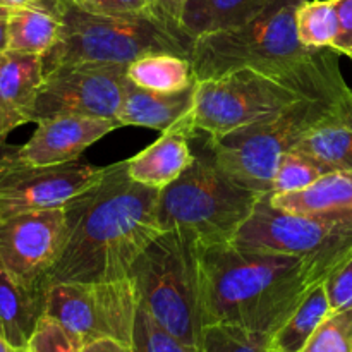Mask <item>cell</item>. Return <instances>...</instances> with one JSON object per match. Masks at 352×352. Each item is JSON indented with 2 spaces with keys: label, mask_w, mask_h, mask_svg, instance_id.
<instances>
[{
  "label": "cell",
  "mask_w": 352,
  "mask_h": 352,
  "mask_svg": "<svg viewBox=\"0 0 352 352\" xmlns=\"http://www.w3.org/2000/svg\"><path fill=\"white\" fill-rule=\"evenodd\" d=\"M323 284L298 256L220 244L203 251L205 322L272 337Z\"/></svg>",
  "instance_id": "cell-2"
},
{
  "label": "cell",
  "mask_w": 352,
  "mask_h": 352,
  "mask_svg": "<svg viewBox=\"0 0 352 352\" xmlns=\"http://www.w3.org/2000/svg\"><path fill=\"white\" fill-rule=\"evenodd\" d=\"M131 352H199V347L189 346L158 325L153 316L138 305Z\"/></svg>",
  "instance_id": "cell-28"
},
{
  "label": "cell",
  "mask_w": 352,
  "mask_h": 352,
  "mask_svg": "<svg viewBox=\"0 0 352 352\" xmlns=\"http://www.w3.org/2000/svg\"><path fill=\"white\" fill-rule=\"evenodd\" d=\"M60 17L50 0L34 6L10 7L7 24V52L26 55H45L57 43Z\"/></svg>",
  "instance_id": "cell-22"
},
{
  "label": "cell",
  "mask_w": 352,
  "mask_h": 352,
  "mask_svg": "<svg viewBox=\"0 0 352 352\" xmlns=\"http://www.w3.org/2000/svg\"><path fill=\"white\" fill-rule=\"evenodd\" d=\"M184 3L186 0H155V7H157L158 16L177 28L179 21H181L182 9H184Z\"/></svg>",
  "instance_id": "cell-34"
},
{
  "label": "cell",
  "mask_w": 352,
  "mask_h": 352,
  "mask_svg": "<svg viewBox=\"0 0 352 352\" xmlns=\"http://www.w3.org/2000/svg\"><path fill=\"white\" fill-rule=\"evenodd\" d=\"M198 136L192 122L164 131L155 143L127 160V174L133 181L164 189L175 181L195 160L191 140Z\"/></svg>",
  "instance_id": "cell-16"
},
{
  "label": "cell",
  "mask_w": 352,
  "mask_h": 352,
  "mask_svg": "<svg viewBox=\"0 0 352 352\" xmlns=\"http://www.w3.org/2000/svg\"><path fill=\"white\" fill-rule=\"evenodd\" d=\"M138 305L131 278L57 282L45 291V315L57 320L82 347L102 339L131 346Z\"/></svg>",
  "instance_id": "cell-10"
},
{
  "label": "cell",
  "mask_w": 352,
  "mask_h": 352,
  "mask_svg": "<svg viewBox=\"0 0 352 352\" xmlns=\"http://www.w3.org/2000/svg\"><path fill=\"white\" fill-rule=\"evenodd\" d=\"M0 352H28L26 347H17L0 336Z\"/></svg>",
  "instance_id": "cell-38"
},
{
  "label": "cell",
  "mask_w": 352,
  "mask_h": 352,
  "mask_svg": "<svg viewBox=\"0 0 352 352\" xmlns=\"http://www.w3.org/2000/svg\"><path fill=\"white\" fill-rule=\"evenodd\" d=\"M2 58H3V54H0V65H2Z\"/></svg>",
  "instance_id": "cell-39"
},
{
  "label": "cell",
  "mask_w": 352,
  "mask_h": 352,
  "mask_svg": "<svg viewBox=\"0 0 352 352\" xmlns=\"http://www.w3.org/2000/svg\"><path fill=\"white\" fill-rule=\"evenodd\" d=\"M203 244L191 234L165 230L131 268L140 305L158 325L189 346L199 347L205 330Z\"/></svg>",
  "instance_id": "cell-5"
},
{
  "label": "cell",
  "mask_w": 352,
  "mask_h": 352,
  "mask_svg": "<svg viewBox=\"0 0 352 352\" xmlns=\"http://www.w3.org/2000/svg\"><path fill=\"white\" fill-rule=\"evenodd\" d=\"M296 30L305 47H332L337 34V12L333 0H305L296 14Z\"/></svg>",
  "instance_id": "cell-25"
},
{
  "label": "cell",
  "mask_w": 352,
  "mask_h": 352,
  "mask_svg": "<svg viewBox=\"0 0 352 352\" xmlns=\"http://www.w3.org/2000/svg\"><path fill=\"white\" fill-rule=\"evenodd\" d=\"M81 352H131V349L129 346H126L122 342H117V340L102 339L95 340L91 344H86Z\"/></svg>",
  "instance_id": "cell-35"
},
{
  "label": "cell",
  "mask_w": 352,
  "mask_h": 352,
  "mask_svg": "<svg viewBox=\"0 0 352 352\" xmlns=\"http://www.w3.org/2000/svg\"><path fill=\"white\" fill-rule=\"evenodd\" d=\"M323 284L332 311L352 308V258L333 272Z\"/></svg>",
  "instance_id": "cell-32"
},
{
  "label": "cell",
  "mask_w": 352,
  "mask_h": 352,
  "mask_svg": "<svg viewBox=\"0 0 352 352\" xmlns=\"http://www.w3.org/2000/svg\"><path fill=\"white\" fill-rule=\"evenodd\" d=\"M329 172L333 170L320 160H316L315 157H311V155L294 148V150L282 157L280 164L275 170L268 195H285V192L302 191V189L315 184L318 179H322Z\"/></svg>",
  "instance_id": "cell-26"
},
{
  "label": "cell",
  "mask_w": 352,
  "mask_h": 352,
  "mask_svg": "<svg viewBox=\"0 0 352 352\" xmlns=\"http://www.w3.org/2000/svg\"><path fill=\"white\" fill-rule=\"evenodd\" d=\"M351 60H352V57H351Z\"/></svg>",
  "instance_id": "cell-41"
},
{
  "label": "cell",
  "mask_w": 352,
  "mask_h": 352,
  "mask_svg": "<svg viewBox=\"0 0 352 352\" xmlns=\"http://www.w3.org/2000/svg\"><path fill=\"white\" fill-rule=\"evenodd\" d=\"M119 127L117 122L98 117H47L38 120L36 131L23 146L6 155L28 165L67 164L79 160L86 148Z\"/></svg>",
  "instance_id": "cell-14"
},
{
  "label": "cell",
  "mask_w": 352,
  "mask_h": 352,
  "mask_svg": "<svg viewBox=\"0 0 352 352\" xmlns=\"http://www.w3.org/2000/svg\"><path fill=\"white\" fill-rule=\"evenodd\" d=\"M301 352H352V308L330 311Z\"/></svg>",
  "instance_id": "cell-29"
},
{
  "label": "cell",
  "mask_w": 352,
  "mask_h": 352,
  "mask_svg": "<svg viewBox=\"0 0 352 352\" xmlns=\"http://www.w3.org/2000/svg\"><path fill=\"white\" fill-rule=\"evenodd\" d=\"M232 244L248 250L291 254L311 265L320 282L352 258V217L320 219L285 212L261 196Z\"/></svg>",
  "instance_id": "cell-9"
},
{
  "label": "cell",
  "mask_w": 352,
  "mask_h": 352,
  "mask_svg": "<svg viewBox=\"0 0 352 352\" xmlns=\"http://www.w3.org/2000/svg\"><path fill=\"white\" fill-rule=\"evenodd\" d=\"M67 236L65 206L0 217V265L26 289L45 292Z\"/></svg>",
  "instance_id": "cell-13"
},
{
  "label": "cell",
  "mask_w": 352,
  "mask_h": 352,
  "mask_svg": "<svg viewBox=\"0 0 352 352\" xmlns=\"http://www.w3.org/2000/svg\"><path fill=\"white\" fill-rule=\"evenodd\" d=\"M107 167L79 160L58 165H28L0 157V217L64 208L88 191Z\"/></svg>",
  "instance_id": "cell-12"
},
{
  "label": "cell",
  "mask_w": 352,
  "mask_h": 352,
  "mask_svg": "<svg viewBox=\"0 0 352 352\" xmlns=\"http://www.w3.org/2000/svg\"><path fill=\"white\" fill-rule=\"evenodd\" d=\"M160 191L133 181L127 160L107 165L103 177L65 206L67 243L47 287L129 278L140 254L164 232L158 222Z\"/></svg>",
  "instance_id": "cell-1"
},
{
  "label": "cell",
  "mask_w": 352,
  "mask_h": 352,
  "mask_svg": "<svg viewBox=\"0 0 352 352\" xmlns=\"http://www.w3.org/2000/svg\"><path fill=\"white\" fill-rule=\"evenodd\" d=\"M268 336L229 323H210L203 330L199 352H270Z\"/></svg>",
  "instance_id": "cell-27"
},
{
  "label": "cell",
  "mask_w": 352,
  "mask_h": 352,
  "mask_svg": "<svg viewBox=\"0 0 352 352\" xmlns=\"http://www.w3.org/2000/svg\"><path fill=\"white\" fill-rule=\"evenodd\" d=\"M330 302L327 296L325 284L316 285L309 291L305 301L298 306L287 322L272 336V352H301L309 337L315 333L320 323L330 315Z\"/></svg>",
  "instance_id": "cell-24"
},
{
  "label": "cell",
  "mask_w": 352,
  "mask_h": 352,
  "mask_svg": "<svg viewBox=\"0 0 352 352\" xmlns=\"http://www.w3.org/2000/svg\"><path fill=\"white\" fill-rule=\"evenodd\" d=\"M28 352H81L82 346L52 316L43 315L28 342Z\"/></svg>",
  "instance_id": "cell-30"
},
{
  "label": "cell",
  "mask_w": 352,
  "mask_h": 352,
  "mask_svg": "<svg viewBox=\"0 0 352 352\" xmlns=\"http://www.w3.org/2000/svg\"><path fill=\"white\" fill-rule=\"evenodd\" d=\"M43 74L40 55L3 54L0 65V146L10 131L33 122Z\"/></svg>",
  "instance_id": "cell-15"
},
{
  "label": "cell",
  "mask_w": 352,
  "mask_h": 352,
  "mask_svg": "<svg viewBox=\"0 0 352 352\" xmlns=\"http://www.w3.org/2000/svg\"><path fill=\"white\" fill-rule=\"evenodd\" d=\"M298 150L311 155L332 170H352V88L333 103Z\"/></svg>",
  "instance_id": "cell-19"
},
{
  "label": "cell",
  "mask_w": 352,
  "mask_h": 352,
  "mask_svg": "<svg viewBox=\"0 0 352 352\" xmlns=\"http://www.w3.org/2000/svg\"><path fill=\"white\" fill-rule=\"evenodd\" d=\"M74 2V0H72ZM89 12L109 14V16H144L158 14L155 0H81L76 2Z\"/></svg>",
  "instance_id": "cell-31"
},
{
  "label": "cell",
  "mask_w": 352,
  "mask_h": 352,
  "mask_svg": "<svg viewBox=\"0 0 352 352\" xmlns=\"http://www.w3.org/2000/svg\"><path fill=\"white\" fill-rule=\"evenodd\" d=\"M10 7L0 6V54L7 52V24H9Z\"/></svg>",
  "instance_id": "cell-36"
},
{
  "label": "cell",
  "mask_w": 352,
  "mask_h": 352,
  "mask_svg": "<svg viewBox=\"0 0 352 352\" xmlns=\"http://www.w3.org/2000/svg\"><path fill=\"white\" fill-rule=\"evenodd\" d=\"M347 88L339 67V54L329 48L309 69L289 74L239 69L219 78L198 81L192 126L208 140H219L263 117L274 116L308 96Z\"/></svg>",
  "instance_id": "cell-3"
},
{
  "label": "cell",
  "mask_w": 352,
  "mask_h": 352,
  "mask_svg": "<svg viewBox=\"0 0 352 352\" xmlns=\"http://www.w3.org/2000/svg\"><path fill=\"white\" fill-rule=\"evenodd\" d=\"M196 85L182 91L162 93L141 88L126 78L122 105L119 110L120 127H150L164 133L181 124L192 122Z\"/></svg>",
  "instance_id": "cell-17"
},
{
  "label": "cell",
  "mask_w": 352,
  "mask_h": 352,
  "mask_svg": "<svg viewBox=\"0 0 352 352\" xmlns=\"http://www.w3.org/2000/svg\"><path fill=\"white\" fill-rule=\"evenodd\" d=\"M337 12V34L332 47L339 55L352 57V0H333Z\"/></svg>",
  "instance_id": "cell-33"
},
{
  "label": "cell",
  "mask_w": 352,
  "mask_h": 352,
  "mask_svg": "<svg viewBox=\"0 0 352 352\" xmlns=\"http://www.w3.org/2000/svg\"><path fill=\"white\" fill-rule=\"evenodd\" d=\"M126 65L67 64L43 74L33 122L47 117H98L119 124ZM120 126V124H119Z\"/></svg>",
  "instance_id": "cell-11"
},
{
  "label": "cell",
  "mask_w": 352,
  "mask_h": 352,
  "mask_svg": "<svg viewBox=\"0 0 352 352\" xmlns=\"http://www.w3.org/2000/svg\"><path fill=\"white\" fill-rule=\"evenodd\" d=\"M43 315L45 292L26 289L0 265V336L14 346L28 347Z\"/></svg>",
  "instance_id": "cell-21"
},
{
  "label": "cell",
  "mask_w": 352,
  "mask_h": 352,
  "mask_svg": "<svg viewBox=\"0 0 352 352\" xmlns=\"http://www.w3.org/2000/svg\"><path fill=\"white\" fill-rule=\"evenodd\" d=\"M127 79L162 93L188 89L198 82L191 60L175 54H150L127 65Z\"/></svg>",
  "instance_id": "cell-23"
},
{
  "label": "cell",
  "mask_w": 352,
  "mask_h": 352,
  "mask_svg": "<svg viewBox=\"0 0 352 352\" xmlns=\"http://www.w3.org/2000/svg\"><path fill=\"white\" fill-rule=\"evenodd\" d=\"M74 2H81V0H74Z\"/></svg>",
  "instance_id": "cell-40"
},
{
  "label": "cell",
  "mask_w": 352,
  "mask_h": 352,
  "mask_svg": "<svg viewBox=\"0 0 352 352\" xmlns=\"http://www.w3.org/2000/svg\"><path fill=\"white\" fill-rule=\"evenodd\" d=\"M349 86L339 91L308 96L287 109L263 117L219 140H208L213 157L232 181L258 195H268L282 157L298 148L327 116Z\"/></svg>",
  "instance_id": "cell-8"
},
{
  "label": "cell",
  "mask_w": 352,
  "mask_h": 352,
  "mask_svg": "<svg viewBox=\"0 0 352 352\" xmlns=\"http://www.w3.org/2000/svg\"><path fill=\"white\" fill-rule=\"evenodd\" d=\"M270 0H186L179 28L192 40L237 30L254 19Z\"/></svg>",
  "instance_id": "cell-20"
},
{
  "label": "cell",
  "mask_w": 352,
  "mask_h": 352,
  "mask_svg": "<svg viewBox=\"0 0 352 352\" xmlns=\"http://www.w3.org/2000/svg\"><path fill=\"white\" fill-rule=\"evenodd\" d=\"M285 212L320 219L352 217V170H333L309 188L285 195H265Z\"/></svg>",
  "instance_id": "cell-18"
},
{
  "label": "cell",
  "mask_w": 352,
  "mask_h": 352,
  "mask_svg": "<svg viewBox=\"0 0 352 352\" xmlns=\"http://www.w3.org/2000/svg\"><path fill=\"white\" fill-rule=\"evenodd\" d=\"M261 196L232 181L205 140L192 164L160 191L158 222L164 232L191 234L205 250L229 244L253 215Z\"/></svg>",
  "instance_id": "cell-7"
},
{
  "label": "cell",
  "mask_w": 352,
  "mask_h": 352,
  "mask_svg": "<svg viewBox=\"0 0 352 352\" xmlns=\"http://www.w3.org/2000/svg\"><path fill=\"white\" fill-rule=\"evenodd\" d=\"M45 0H0V6L6 7H21V6H34V3H41Z\"/></svg>",
  "instance_id": "cell-37"
},
{
  "label": "cell",
  "mask_w": 352,
  "mask_h": 352,
  "mask_svg": "<svg viewBox=\"0 0 352 352\" xmlns=\"http://www.w3.org/2000/svg\"><path fill=\"white\" fill-rule=\"evenodd\" d=\"M270 352H272V351H270Z\"/></svg>",
  "instance_id": "cell-42"
},
{
  "label": "cell",
  "mask_w": 352,
  "mask_h": 352,
  "mask_svg": "<svg viewBox=\"0 0 352 352\" xmlns=\"http://www.w3.org/2000/svg\"><path fill=\"white\" fill-rule=\"evenodd\" d=\"M60 17V34L43 58V71L67 64L129 65L150 54L191 60L195 40L158 14L109 16L89 12L72 0H50Z\"/></svg>",
  "instance_id": "cell-4"
},
{
  "label": "cell",
  "mask_w": 352,
  "mask_h": 352,
  "mask_svg": "<svg viewBox=\"0 0 352 352\" xmlns=\"http://www.w3.org/2000/svg\"><path fill=\"white\" fill-rule=\"evenodd\" d=\"M305 0H270L246 26L195 40L191 64L198 81L219 78L239 69L289 74L322 60L327 48L301 43L296 14Z\"/></svg>",
  "instance_id": "cell-6"
}]
</instances>
